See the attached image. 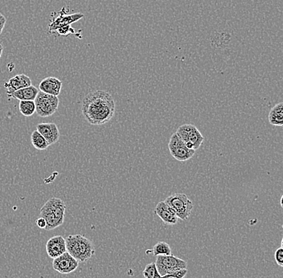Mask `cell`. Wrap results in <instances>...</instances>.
<instances>
[{
    "label": "cell",
    "instance_id": "obj_22",
    "mask_svg": "<svg viewBox=\"0 0 283 278\" xmlns=\"http://www.w3.org/2000/svg\"><path fill=\"white\" fill-rule=\"evenodd\" d=\"M187 273V269H179L169 272L162 276V278H183Z\"/></svg>",
    "mask_w": 283,
    "mask_h": 278
},
{
    "label": "cell",
    "instance_id": "obj_8",
    "mask_svg": "<svg viewBox=\"0 0 283 278\" xmlns=\"http://www.w3.org/2000/svg\"><path fill=\"white\" fill-rule=\"evenodd\" d=\"M170 153L175 160L179 162H185L191 160L194 156L196 150L188 149L184 142L179 138L176 133H174L168 142Z\"/></svg>",
    "mask_w": 283,
    "mask_h": 278
},
{
    "label": "cell",
    "instance_id": "obj_25",
    "mask_svg": "<svg viewBox=\"0 0 283 278\" xmlns=\"http://www.w3.org/2000/svg\"><path fill=\"white\" fill-rule=\"evenodd\" d=\"M36 224H37V227L39 228H41V229H45L46 228V221L42 217H39L38 219L36 221Z\"/></svg>",
    "mask_w": 283,
    "mask_h": 278
},
{
    "label": "cell",
    "instance_id": "obj_2",
    "mask_svg": "<svg viewBox=\"0 0 283 278\" xmlns=\"http://www.w3.org/2000/svg\"><path fill=\"white\" fill-rule=\"evenodd\" d=\"M66 204L61 199L52 197L41 207L40 217L46 221L45 230L56 229L64 224Z\"/></svg>",
    "mask_w": 283,
    "mask_h": 278
},
{
    "label": "cell",
    "instance_id": "obj_20",
    "mask_svg": "<svg viewBox=\"0 0 283 278\" xmlns=\"http://www.w3.org/2000/svg\"><path fill=\"white\" fill-rule=\"evenodd\" d=\"M153 254L156 257L161 255H171L172 254V249L168 243L164 241H160L154 244L152 249Z\"/></svg>",
    "mask_w": 283,
    "mask_h": 278
},
{
    "label": "cell",
    "instance_id": "obj_16",
    "mask_svg": "<svg viewBox=\"0 0 283 278\" xmlns=\"http://www.w3.org/2000/svg\"><path fill=\"white\" fill-rule=\"evenodd\" d=\"M39 92L40 91L38 88L32 84L30 86L20 88L19 90L14 92L11 95V98L19 101H35Z\"/></svg>",
    "mask_w": 283,
    "mask_h": 278
},
{
    "label": "cell",
    "instance_id": "obj_4",
    "mask_svg": "<svg viewBox=\"0 0 283 278\" xmlns=\"http://www.w3.org/2000/svg\"><path fill=\"white\" fill-rule=\"evenodd\" d=\"M164 202L172 208L178 219L182 221H187L194 207L193 202L183 193L171 195Z\"/></svg>",
    "mask_w": 283,
    "mask_h": 278
},
{
    "label": "cell",
    "instance_id": "obj_21",
    "mask_svg": "<svg viewBox=\"0 0 283 278\" xmlns=\"http://www.w3.org/2000/svg\"><path fill=\"white\" fill-rule=\"evenodd\" d=\"M143 276H145V278H162V276L160 274V272L157 270L154 262L146 265L144 270H143Z\"/></svg>",
    "mask_w": 283,
    "mask_h": 278
},
{
    "label": "cell",
    "instance_id": "obj_24",
    "mask_svg": "<svg viewBox=\"0 0 283 278\" xmlns=\"http://www.w3.org/2000/svg\"><path fill=\"white\" fill-rule=\"evenodd\" d=\"M70 30H73V29L70 27V25H69L60 27V28H58L57 30H56V32L59 33V35H62V36H67L68 34H70V33H72V32H70Z\"/></svg>",
    "mask_w": 283,
    "mask_h": 278
},
{
    "label": "cell",
    "instance_id": "obj_12",
    "mask_svg": "<svg viewBox=\"0 0 283 278\" xmlns=\"http://www.w3.org/2000/svg\"><path fill=\"white\" fill-rule=\"evenodd\" d=\"M32 85V80L28 76L25 74H19L8 80V82L4 83V87L6 88L7 94L11 97L12 94L20 88Z\"/></svg>",
    "mask_w": 283,
    "mask_h": 278
},
{
    "label": "cell",
    "instance_id": "obj_7",
    "mask_svg": "<svg viewBox=\"0 0 283 278\" xmlns=\"http://www.w3.org/2000/svg\"><path fill=\"white\" fill-rule=\"evenodd\" d=\"M154 263L157 270L162 276L173 271L187 269V263L186 261L175 257L172 254L158 256Z\"/></svg>",
    "mask_w": 283,
    "mask_h": 278
},
{
    "label": "cell",
    "instance_id": "obj_17",
    "mask_svg": "<svg viewBox=\"0 0 283 278\" xmlns=\"http://www.w3.org/2000/svg\"><path fill=\"white\" fill-rule=\"evenodd\" d=\"M268 121L274 127H282L283 126V103L276 104L272 108L268 116Z\"/></svg>",
    "mask_w": 283,
    "mask_h": 278
},
{
    "label": "cell",
    "instance_id": "obj_14",
    "mask_svg": "<svg viewBox=\"0 0 283 278\" xmlns=\"http://www.w3.org/2000/svg\"><path fill=\"white\" fill-rule=\"evenodd\" d=\"M62 81L54 77H48L44 79L39 84L41 92L58 97L62 89Z\"/></svg>",
    "mask_w": 283,
    "mask_h": 278
},
{
    "label": "cell",
    "instance_id": "obj_18",
    "mask_svg": "<svg viewBox=\"0 0 283 278\" xmlns=\"http://www.w3.org/2000/svg\"><path fill=\"white\" fill-rule=\"evenodd\" d=\"M31 142L33 147L38 150H45L49 146L46 139L37 130L32 133Z\"/></svg>",
    "mask_w": 283,
    "mask_h": 278
},
{
    "label": "cell",
    "instance_id": "obj_9",
    "mask_svg": "<svg viewBox=\"0 0 283 278\" xmlns=\"http://www.w3.org/2000/svg\"><path fill=\"white\" fill-rule=\"evenodd\" d=\"M79 266V261L76 260L68 252L59 256L52 261V268L61 274H70L77 270Z\"/></svg>",
    "mask_w": 283,
    "mask_h": 278
},
{
    "label": "cell",
    "instance_id": "obj_10",
    "mask_svg": "<svg viewBox=\"0 0 283 278\" xmlns=\"http://www.w3.org/2000/svg\"><path fill=\"white\" fill-rule=\"evenodd\" d=\"M46 252L48 257L55 259L63 253L67 252L66 250V239L62 236H56L50 238L46 244Z\"/></svg>",
    "mask_w": 283,
    "mask_h": 278
},
{
    "label": "cell",
    "instance_id": "obj_19",
    "mask_svg": "<svg viewBox=\"0 0 283 278\" xmlns=\"http://www.w3.org/2000/svg\"><path fill=\"white\" fill-rule=\"evenodd\" d=\"M19 110L22 115L31 117L36 113V104L34 101H19Z\"/></svg>",
    "mask_w": 283,
    "mask_h": 278
},
{
    "label": "cell",
    "instance_id": "obj_26",
    "mask_svg": "<svg viewBox=\"0 0 283 278\" xmlns=\"http://www.w3.org/2000/svg\"><path fill=\"white\" fill-rule=\"evenodd\" d=\"M6 17L3 14L0 13V35L2 34L3 31H4V27H5V24H6Z\"/></svg>",
    "mask_w": 283,
    "mask_h": 278
},
{
    "label": "cell",
    "instance_id": "obj_27",
    "mask_svg": "<svg viewBox=\"0 0 283 278\" xmlns=\"http://www.w3.org/2000/svg\"><path fill=\"white\" fill-rule=\"evenodd\" d=\"M3 52H4V47H3L2 44H0V58L2 56Z\"/></svg>",
    "mask_w": 283,
    "mask_h": 278
},
{
    "label": "cell",
    "instance_id": "obj_13",
    "mask_svg": "<svg viewBox=\"0 0 283 278\" xmlns=\"http://www.w3.org/2000/svg\"><path fill=\"white\" fill-rule=\"evenodd\" d=\"M154 213L168 225H175L178 223V217L172 208L164 201L160 202L154 208Z\"/></svg>",
    "mask_w": 283,
    "mask_h": 278
},
{
    "label": "cell",
    "instance_id": "obj_5",
    "mask_svg": "<svg viewBox=\"0 0 283 278\" xmlns=\"http://www.w3.org/2000/svg\"><path fill=\"white\" fill-rule=\"evenodd\" d=\"M36 113L41 117H48L53 115L57 111L60 101L58 97L39 92L35 101Z\"/></svg>",
    "mask_w": 283,
    "mask_h": 278
},
{
    "label": "cell",
    "instance_id": "obj_11",
    "mask_svg": "<svg viewBox=\"0 0 283 278\" xmlns=\"http://www.w3.org/2000/svg\"><path fill=\"white\" fill-rule=\"evenodd\" d=\"M37 131L46 139L49 146L57 142L60 138V131L54 123H40Z\"/></svg>",
    "mask_w": 283,
    "mask_h": 278
},
{
    "label": "cell",
    "instance_id": "obj_28",
    "mask_svg": "<svg viewBox=\"0 0 283 278\" xmlns=\"http://www.w3.org/2000/svg\"><path fill=\"white\" fill-rule=\"evenodd\" d=\"M282 200H283V196H281V200H280V204H281V207H283V203H282Z\"/></svg>",
    "mask_w": 283,
    "mask_h": 278
},
{
    "label": "cell",
    "instance_id": "obj_3",
    "mask_svg": "<svg viewBox=\"0 0 283 278\" xmlns=\"http://www.w3.org/2000/svg\"><path fill=\"white\" fill-rule=\"evenodd\" d=\"M66 250L79 262L89 261L95 254L92 242L82 235H70L66 239Z\"/></svg>",
    "mask_w": 283,
    "mask_h": 278
},
{
    "label": "cell",
    "instance_id": "obj_1",
    "mask_svg": "<svg viewBox=\"0 0 283 278\" xmlns=\"http://www.w3.org/2000/svg\"><path fill=\"white\" fill-rule=\"evenodd\" d=\"M115 102L111 94L97 90L87 94L81 102V113L92 126H102L115 114Z\"/></svg>",
    "mask_w": 283,
    "mask_h": 278
},
{
    "label": "cell",
    "instance_id": "obj_6",
    "mask_svg": "<svg viewBox=\"0 0 283 278\" xmlns=\"http://www.w3.org/2000/svg\"><path fill=\"white\" fill-rule=\"evenodd\" d=\"M176 135L184 142L188 149L197 150L201 147L204 138L196 126L185 124L178 128Z\"/></svg>",
    "mask_w": 283,
    "mask_h": 278
},
{
    "label": "cell",
    "instance_id": "obj_15",
    "mask_svg": "<svg viewBox=\"0 0 283 278\" xmlns=\"http://www.w3.org/2000/svg\"><path fill=\"white\" fill-rule=\"evenodd\" d=\"M84 15L81 13L72 14L69 16H58L54 19V21H52L50 25H49V30L50 31H56L60 27H65V26L71 25L72 23L78 21L79 19H82Z\"/></svg>",
    "mask_w": 283,
    "mask_h": 278
},
{
    "label": "cell",
    "instance_id": "obj_23",
    "mask_svg": "<svg viewBox=\"0 0 283 278\" xmlns=\"http://www.w3.org/2000/svg\"><path fill=\"white\" fill-rule=\"evenodd\" d=\"M274 259L277 265L283 266V248L280 247L274 253Z\"/></svg>",
    "mask_w": 283,
    "mask_h": 278
}]
</instances>
